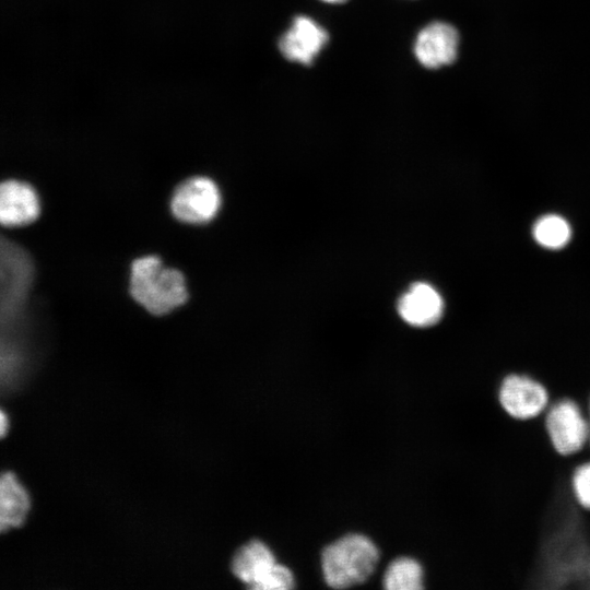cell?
<instances>
[{
    "label": "cell",
    "mask_w": 590,
    "mask_h": 590,
    "mask_svg": "<svg viewBox=\"0 0 590 590\" xmlns=\"http://www.w3.org/2000/svg\"><path fill=\"white\" fill-rule=\"evenodd\" d=\"M132 297L153 315H165L187 299L184 275L163 266L160 258L146 256L131 267Z\"/></svg>",
    "instance_id": "6da1fadb"
},
{
    "label": "cell",
    "mask_w": 590,
    "mask_h": 590,
    "mask_svg": "<svg viewBox=\"0 0 590 590\" xmlns=\"http://www.w3.org/2000/svg\"><path fill=\"white\" fill-rule=\"evenodd\" d=\"M379 559V551L367 536L353 533L328 545L321 555L326 582L332 588H349L367 580Z\"/></svg>",
    "instance_id": "7a4b0ae2"
},
{
    "label": "cell",
    "mask_w": 590,
    "mask_h": 590,
    "mask_svg": "<svg viewBox=\"0 0 590 590\" xmlns=\"http://www.w3.org/2000/svg\"><path fill=\"white\" fill-rule=\"evenodd\" d=\"M545 427L554 449L563 456L577 453L589 440L588 416L570 399L559 400L550 408Z\"/></svg>",
    "instance_id": "3957f363"
},
{
    "label": "cell",
    "mask_w": 590,
    "mask_h": 590,
    "mask_svg": "<svg viewBox=\"0 0 590 590\" xmlns=\"http://www.w3.org/2000/svg\"><path fill=\"white\" fill-rule=\"evenodd\" d=\"M216 185L205 177H193L176 189L170 208L174 215L188 223H204L212 220L220 208Z\"/></svg>",
    "instance_id": "277c9868"
},
{
    "label": "cell",
    "mask_w": 590,
    "mask_h": 590,
    "mask_svg": "<svg viewBox=\"0 0 590 590\" xmlns=\"http://www.w3.org/2000/svg\"><path fill=\"white\" fill-rule=\"evenodd\" d=\"M500 405L517 420H530L540 415L548 403L546 389L524 375L507 376L498 392Z\"/></svg>",
    "instance_id": "5b68a950"
},
{
    "label": "cell",
    "mask_w": 590,
    "mask_h": 590,
    "mask_svg": "<svg viewBox=\"0 0 590 590\" xmlns=\"http://www.w3.org/2000/svg\"><path fill=\"white\" fill-rule=\"evenodd\" d=\"M459 35L445 22H433L420 31L414 43L416 59L426 68L450 64L457 57Z\"/></svg>",
    "instance_id": "8992f818"
},
{
    "label": "cell",
    "mask_w": 590,
    "mask_h": 590,
    "mask_svg": "<svg viewBox=\"0 0 590 590\" xmlns=\"http://www.w3.org/2000/svg\"><path fill=\"white\" fill-rule=\"evenodd\" d=\"M328 42V33L308 16H296L279 42L282 55L295 62L310 64Z\"/></svg>",
    "instance_id": "52a82bcc"
},
{
    "label": "cell",
    "mask_w": 590,
    "mask_h": 590,
    "mask_svg": "<svg viewBox=\"0 0 590 590\" xmlns=\"http://www.w3.org/2000/svg\"><path fill=\"white\" fill-rule=\"evenodd\" d=\"M444 308V299L438 291L423 282L411 285L398 302L399 315L414 327L435 324L441 318Z\"/></svg>",
    "instance_id": "ba28073f"
},
{
    "label": "cell",
    "mask_w": 590,
    "mask_h": 590,
    "mask_svg": "<svg viewBox=\"0 0 590 590\" xmlns=\"http://www.w3.org/2000/svg\"><path fill=\"white\" fill-rule=\"evenodd\" d=\"M276 565L271 550L263 542L255 540L236 552L232 562V570L248 588L262 590Z\"/></svg>",
    "instance_id": "9c48e42d"
},
{
    "label": "cell",
    "mask_w": 590,
    "mask_h": 590,
    "mask_svg": "<svg viewBox=\"0 0 590 590\" xmlns=\"http://www.w3.org/2000/svg\"><path fill=\"white\" fill-rule=\"evenodd\" d=\"M36 192L27 184L7 180L0 188V221L5 226L28 224L38 216Z\"/></svg>",
    "instance_id": "30bf717a"
},
{
    "label": "cell",
    "mask_w": 590,
    "mask_h": 590,
    "mask_svg": "<svg viewBox=\"0 0 590 590\" xmlns=\"http://www.w3.org/2000/svg\"><path fill=\"white\" fill-rule=\"evenodd\" d=\"M30 507L24 487L14 474L4 473L0 482V528L4 531L23 523Z\"/></svg>",
    "instance_id": "8fae6325"
},
{
    "label": "cell",
    "mask_w": 590,
    "mask_h": 590,
    "mask_svg": "<svg viewBox=\"0 0 590 590\" xmlns=\"http://www.w3.org/2000/svg\"><path fill=\"white\" fill-rule=\"evenodd\" d=\"M532 235L535 241L552 250L564 248L570 240L569 223L558 214H545L533 224Z\"/></svg>",
    "instance_id": "7c38bea8"
},
{
    "label": "cell",
    "mask_w": 590,
    "mask_h": 590,
    "mask_svg": "<svg viewBox=\"0 0 590 590\" xmlns=\"http://www.w3.org/2000/svg\"><path fill=\"white\" fill-rule=\"evenodd\" d=\"M384 587L388 590H417L423 588V569L418 562L410 557H399L390 563Z\"/></svg>",
    "instance_id": "4fadbf2b"
},
{
    "label": "cell",
    "mask_w": 590,
    "mask_h": 590,
    "mask_svg": "<svg viewBox=\"0 0 590 590\" xmlns=\"http://www.w3.org/2000/svg\"><path fill=\"white\" fill-rule=\"evenodd\" d=\"M571 485L577 502L590 510V462L583 463L575 470Z\"/></svg>",
    "instance_id": "5bb4252c"
},
{
    "label": "cell",
    "mask_w": 590,
    "mask_h": 590,
    "mask_svg": "<svg viewBox=\"0 0 590 590\" xmlns=\"http://www.w3.org/2000/svg\"><path fill=\"white\" fill-rule=\"evenodd\" d=\"M0 424H1L0 425L1 435L3 436L5 434V429H7V417H5L4 412H1Z\"/></svg>",
    "instance_id": "9a60e30c"
},
{
    "label": "cell",
    "mask_w": 590,
    "mask_h": 590,
    "mask_svg": "<svg viewBox=\"0 0 590 590\" xmlns=\"http://www.w3.org/2000/svg\"><path fill=\"white\" fill-rule=\"evenodd\" d=\"M322 1L328 2V3H342L346 0H322Z\"/></svg>",
    "instance_id": "2e32d148"
},
{
    "label": "cell",
    "mask_w": 590,
    "mask_h": 590,
    "mask_svg": "<svg viewBox=\"0 0 590 590\" xmlns=\"http://www.w3.org/2000/svg\"><path fill=\"white\" fill-rule=\"evenodd\" d=\"M588 423H589V440H588V442L590 444V402H589Z\"/></svg>",
    "instance_id": "e0dca14e"
}]
</instances>
